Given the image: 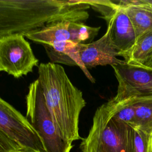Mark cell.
I'll return each mask as SVG.
<instances>
[{
	"label": "cell",
	"mask_w": 152,
	"mask_h": 152,
	"mask_svg": "<svg viewBox=\"0 0 152 152\" xmlns=\"http://www.w3.org/2000/svg\"><path fill=\"white\" fill-rule=\"evenodd\" d=\"M86 0H0V37L23 35L59 21H86Z\"/></svg>",
	"instance_id": "obj_1"
},
{
	"label": "cell",
	"mask_w": 152,
	"mask_h": 152,
	"mask_svg": "<svg viewBox=\"0 0 152 152\" xmlns=\"http://www.w3.org/2000/svg\"><path fill=\"white\" fill-rule=\"evenodd\" d=\"M38 78L46 107L61 136L68 143L82 139L79 119L86 105L83 92L75 87L61 65L51 62L37 66Z\"/></svg>",
	"instance_id": "obj_2"
},
{
	"label": "cell",
	"mask_w": 152,
	"mask_h": 152,
	"mask_svg": "<svg viewBox=\"0 0 152 152\" xmlns=\"http://www.w3.org/2000/svg\"><path fill=\"white\" fill-rule=\"evenodd\" d=\"M133 141V128L113 119L104 103L96 109L80 147L82 152H134Z\"/></svg>",
	"instance_id": "obj_3"
},
{
	"label": "cell",
	"mask_w": 152,
	"mask_h": 152,
	"mask_svg": "<svg viewBox=\"0 0 152 152\" xmlns=\"http://www.w3.org/2000/svg\"><path fill=\"white\" fill-rule=\"evenodd\" d=\"M26 103V118L40 137L45 152H70L72 145L59 134L46 107L37 79L28 86Z\"/></svg>",
	"instance_id": "obj_4"
},
{
	"label": "cell",
	"mask_w": 152,
	"mask_h": 152,
	"mask_svg": "<svg viewBox=\"0 0 152 152\" xmlns=\"http://www.w3.org/2000/svg\"><path fill=\"white\" fill-rule=\"evenodd\" d=\"M25 37L22 34L0 37V71L15 78L27 75L39 65V59Z\"/></svg>",
	"instance_id": "obj_5"
},
{
	"label": "cell",
	"mask_w": 152,
	"mask_h": 152,
	"mask_svg": "<svg viewBox=\"0 0 152 152\" xmlns=\"http://www.w3.org/2000/svg\"><path fill=\"white\" fill-rule=\"evenodd\" d=\"M0 130L26 152H45L40 137L26 116L1 97Z\"/></svg>",
	"instance_id": "obj_6"
},
{
	"label": "cell",
	"mask_w": 152,
	"mask_h": 152,
	"mask_svg": "<svg viewBox=\"0 0 152 152\" xmlns=\"http://www.w3.org/2000/svg\"><path fill=\"white\" fill-rule=\"evenodd\" d=\"M100 29V27H91L83 22L59 21L30 32L25 37L42 45L65 41L86 44L91 42Z\"/></svg>",
	"instance_id": "obj_7"
},
{
	"label": "cell",
	"mask_w": 152,
	"mask_h": 152,
	"mask_svg": "<svg viewBox=\"0 0 152 152\" xmlns=\"http://www.w3.org/2000/svg\"><path fill=\"white\" fill-rule=\"evenodd\" d=\"M112 66L118 82L113 100L152 96L151 67L125 61Z\"/></svg>",
	"instance_id": "obj_8"
},
{
	"label": "cell",
	"mask_w": 152,
	"mask_h": 152,
	"mask_svg": "<svg viewBox=\"0 0 152 152\" xmlns=\"http://www.w3.org/2000/svg\"><path fill=\"white\" fill-rule=\"evenodd\" d=\"M115 4V7L106 17L103 18L107 23L111 41L118 51L119 56L125 59L134 46L137 35L133 25L122 8Z\"/></svg>",
	"instance_id": "obj_9"
},
{
	"label": "cell",
	"mask_w": 152,
	"mask_h": 152,
	"mask_svg": "<svg viewBox=\"0 0 152 152\" xmlns=\"http://www.w3.org/2000/svg\"><path fill=\"white\" fill-rule=\"evenodd\" d=\"M78 52L82 62L87 69L98 65L112 66L124 61L116 58L119 53L113 46L107 30L96 41L79 44Z\"/></svg>",
	"instance_id": "obj_10"
},
{
	"label": "cell",
	"mask_w": 152,
	"mask_h": 152,
	"mask_svg": "<svg viewBox=\"0 0 152 152\" xmlns=\"http://www.w3.org/2000/svg\"><path fill=\"white\" fill-rule=\"evenodd\" d=\"M129 18L134 28L137 38L152 30V10L135 3V0L115 1Z\"/></svg>",
	"instance_id": "obj_11"
},
{
	"label": "cell",
	"mask_w": 152,
	"mask_h": 152,
	"mask_svg": "<svg viewBox=\"0 0 152 152\" xmlns=\"http://www.w3.org/2000/svg\"><path fill=\"white\" fill-rule=\"evenodd\" d=\"M135 110V127L152 135V96L131 99Z\"/></svg>",
	"instance_id": "obj_12"
},
{
	"label": "cell",
	"mask_w": 152,
	"mask_h": 152,
	"mask_svg": "<svg viewBox=\"0 0 152 152\" xmlns=\"http://www.w3.org/2000/svg\"><path fill=\"white\" fill-rule=\"evenodd\" d=\"M152 55V30L137 38L135 43L129 53L125 62L145 65Z\"/></svg>",
	"instance_id": "obj_13"
},
{
	"label": "cell",
	"mask_w": 152,
	"mask_h": 152,
	"mask_svg": "<svg viewBox=\"0 0 152 152\" xmlns=\"http://www.w3.org/2000/svg\"><path fill=\"white\" fill-rule=\"evenodd\" d=\"M106 104L113 119L135 127V110L131 99L121 101L110 99Z\"/></svg>",
	"instance_id": "obj_14"
},
{
	"label": "cell",
	"mask_w": 152,
	"mask_h": 152,
	"mask_svg": "<svg viewBox=\"0 0 152 152\" xmlns=\"http://www.w3.org/2000/svg\"><path fill=\"white\" fill-rule=\"evenodd\" d=\"M134 129V152H152V135Z\"/></svg>",
	"instance_id": "obj_15"
},
{
	"label": "cell",
	"mask_w": 152,
	"mask_h": 152,
	"mask_svg": "<svg viewBox=\"0 0 152 152\" xmlns=\"http://www.w3.org/2000/svg\"><path fill=\"white\" fill-rule=\"evenodd\" d=\"M0 152H26L18 144L0 130Z\"/></svg>",
	"instance_id": "obj_16"
},
{
	"label": "cell",
	"mask_w": 152,
	"mask_h": 152,
	"mask_svg": "<svg viewBox=\"0 0 152 152\" xmlns=\"http://www.w3.org/2000/svg\"><path fill=\"white\" fill-rule=\"evenodd\" d=\"M137 4L148 7L152 10V0H135Z\"/></svg>",
	"instance_id": "obj_17"
},
{
	"label": "cell",
	"mask_w": 152,
	"mask_h": 152,
	"mask_svg": "<svg viewBox=\"0 0 152 152\" xmlns=\"http://www.w3.org/2000/svg\"><path fill=\"white\" fill-rule=\"evenodd\" d=\"M145 66H149V67H151L152 68V55L150 57V59L148 61V62H147Z\"/></svg>",
	"instance_id": "obj_18"
}]
</instances>
